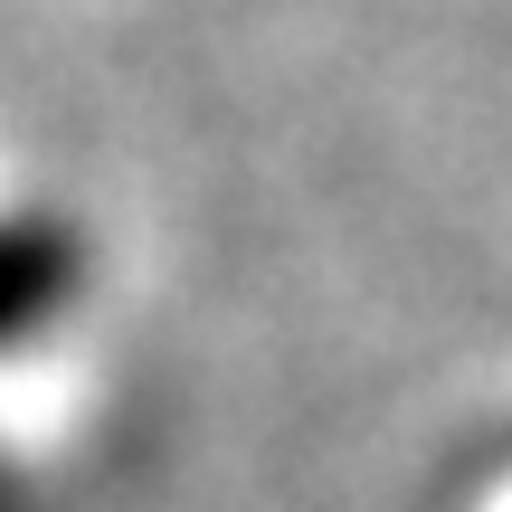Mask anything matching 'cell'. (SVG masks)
<instances>
[{
	"instance_id": "obj_1",
	"label": "cell",
	"mask_w": 512,
	"mask_h": 512,
	"mask_svg": "<svg viewBox=\"0 0 512 512\" xmlns=\"http://www.w3.org/2000/svg\"><path fill=\"white\" fill-rule=\"evenodd\" d=\"M57 285H67V247H48V238H0V332L29 323Z\"/></svg>"
}]
</instances>
